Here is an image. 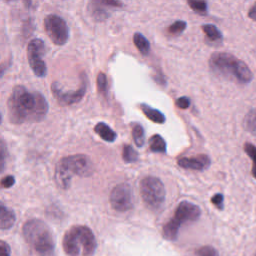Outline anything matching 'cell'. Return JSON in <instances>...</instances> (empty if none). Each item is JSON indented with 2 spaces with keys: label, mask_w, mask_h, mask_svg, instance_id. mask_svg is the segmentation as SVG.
<instances>
[{
  "label": "cell",
  "mask_w": 256,
  "mask_h": 256,
  "mask_svg": "<svg viewBox=\"0 0 256 256\" xmlns=\"http://www.w3.org/2000/svg\"><path fill=\"white\" fill-rule=\"evenodd\" d=\"M7 108L9 119L14 124L39 122L48 112V102L40 92H31L26 87L17 85L7 101Z\"/></svg>",
  "instance_id": "cell-1"
},
{
  "label": "cell",
  "mask_w": 256,
  "mask_h": 256,
  "mask_svg": "<svg viewBox=\"0 0 256 256\" xmlns=\"http://www.w3.org/2000/svg\"><path fill=\"white\" fill-rule=\"evenodd\" d=\"M210 69L223 77L247 84L252 80V72L245 62L226 52H215L209 59Z\"/></svg>",
  "instance_id": "cell-2"
},
{
  "label": "cell",
  "mask_w": 256,
  "mask_h": 256,
  "mask_svg": "<svg viewBox=\"0 0 256 256\" xmlns=\"http://www.w3.org/2000/svg\"><path fill=\"white\" fill-rule=\"evenodd\" d=\"M93 171L94 166L88 156L84 154H75L63 157L57 162L54 178L58 187L66 190L70 187L73 175L88 177Z\"/></svg>",
  "instance_id": "cell-3"
},
{
  "label": "cell",
  "mask_w": 256,
  "mask_h": 256,
  "mask_svg": "<svg viewBox=\"0 0 256 256\" xmlns=\"http://www.w3.org/2000/svg\"><path fill=\"white\" fill-rule=\"evenodd\" d=\"M62 246L68 256H93L97 242L92 230L84 225L70 227L63 236Z\"/></svg>",
  "instance_id": "cell-4"
},
{
  "label": "cell",
  "mask_w": 256,
  "mask_h": 256,
  "mask_svg": "<svg viewBox=\"0 0 256 256\" xmlns=\"http://www.w3.org/2000/svg\"><path fill=\"white\" fill-rule=\"evenodd\" d=\"M23 236L29 246L38 254L48 256L55 248V241L50 227L40 219H30L24 223Z\"/></svg>",
  "instance_id": "cell-5"
},
{
  "label": "cell",
  "mask_w": 256,
  "mask_h": 256,
  "mask_svg": "<svg viewBox=\"0 0 256 256\" xmlns=\"http://www.w3.org/2000/svg\"><path fill=\"white\" fill-rule=\"evenodd\" d=\"M200 215L201 210L196 204L186 200L180 202L175 209L174 215L163 226V237L170 241L176 240L181 225L197 221Z\"/></svg>",
  "instance_id": "cell-6"
},
{
  "label": "cell",
  "mask_w": 256,
  "mask_h": 256,
  "mask_svg": "<svg viewBox=\"0 0 256 256\" xmlns=\"http://www.w3.org/2000/svg\"><path fill=\"white\" fill-rule=\"evenodd\" d=\"M140 195L146 206L158 210L165 201L166 190L163 182L154 176H146L140 182Z\"/></svg>",
  "instance_id": "cell-7"
},
{
  "label": "cell",
  "mask_w": 256,
  "mask_h": 256,
  "mask_svg": "<svg viewBox=\"0 0 256 256\" xmlns=\"http://www.w3.org/2000/svg\"><path fill=\"white\" fill-rule=\"evenodd\" d=\"M87 90V76L84 72L80 74V86L73 91H65L58 82L51 84V91L54 98L61 106H69L82 100Z\"/></svg>",
  "instance_id": "cell-8"
},
{
  "label": "cell",
  "mask_w": 256,
  "mask_h": 256,
  "mask_svg": "<svg viewBox=\"0 0 256 256\" xmlns=\"http://www.w3.org/2000/svg\"><path fill=\"white\" fill-rule=\"evenodd\" d=\"M44 28L50 40L58 46L64 45L69 39V28L63 18L49 14L44 18Z\"/></svg>",
  "instance_id": "cell-9"
},
{
  "label": "cell",
  "mask_w": 256,
  "mask_h": 256,
  "mask_svg": "<svg viewBox=\"0 0 256 256\" xmlns=\"http://www.w3.org/2000/svg\"><path fill=\"white\" fill-rule=\"evenodd\" d=\"M46 52V46L43 40L39 38L32 39L27 46V58L30 68L34 74L38 77H45L47 73V67L43 60V56Z\"/></svg>",
  "instance_id": "cell-10"
},
{
  "label": "cell",
  "mask_w": 256,
  "mask_h": 256,
  "mask_svg": "<svg viewBox=\"0 0 256 256\" xmlns=\"http://www.w3.org/2000/svg\"><path fill=\"white\" fill-rule=\"evenodd\" d=\"M111 207L119 212H126L133 207V192L130 185L120 183L116 185L109 196Z\"/></svg>",
  "instance_id": "cell-11"
},
{
  "label": "cell",
  "mask_w": 256,
  "mask_h": 256,
  "mask_svg": "<svg viewBox=\"0 0 256 256\" xmlns=\"http://www.w3.org/2000/svg\"><path fill=\"white\" fill-rule=\"evenodd\" d=\"M178 165L184 169H191V170H197L202 171L207 169L210 164L211 160L209 156L205 154H200L194 157H182L179 158L177 161Z\"/></svg>",
  "instance_id": "cell-12"
},
{
  "label": "cell",
  "mask_w": 256,
  "mask_h": 256,
  "mask_svg": "<svg viewBox=\"0 0 256 256\" xmlns=\"http://www.w3.org/2000/svg\"><path fill=\"white\" fill-rule=\"evenodd\" d=\"M16 217L14 212L1 203L0 206V227L2 230L10 229L15 223Z\"/></svg>",
  "instance_id": "cell-13"
},
{
  "label": "cell",
  "mask_w": 256,
  "mask_h": 256,
  "mask_svg": "<svg viewBox=\"0 0 256 256\" xmlns=\"http://www.w3.org/2000/svg\"><path fill=\"white\" fill-rule=\"evenodd\" d=\"M140 109L144 113V115L154 123L162 124L166 120L165 115L161 111H159V110H157V109H155V108H153V107H151V106H149L145 103L140 104Z\"/></svg>",
  "instance_id": "cell-14"
},
{
  "label": "cell",
  "mask_w": 256,
  "mask_h": 256,
  "mask_svg": "<svg viewBox=\"0 0 256 256\" xmlns=\"http://www.w3.org/2000/svg\"><path fill=\"white\" fill-rule=\"evenodd\" d=\"M94 131L96 132V134L103 139L104 141L107 142H114L117 138V134L114 130H112L106 123L104 122H99L95 125L94 127Z\"/></svg>",
  "instance_id": "cell-15"
},
{
  "label": "cell",
  "mask_w": 256,
  "mask_h": 256,
  "mask_svg": "<svg viewBox=\"0 0 256 256\" xmlns=\"http://www.w3.org/2000/svg\"><path fill=\"white\" fill-rule=\"evenodd\" d=\"M133 42L139 52L142 55H148L150 52V43L147 38L140 32H136L133 35Z\"/></svg>",
  "instance_id": "cell-16"
},
{
  "label": "cell",
  "mask_w": 256,
  "mask_h": 256,
  "mask_svg": "<svg viewBox=\"0 0 256 256\" xmlns=\"http://www.w3.org/2000/svg\"><path fill=\"white\" fill-rule=\"evenodd\" d=\"M149 148L155 153H165L166 152V142L162 136L154 134L149 140Z\"/></svg>",
  "instance_id": "cell-17"
},
{
  "label": "cell",
  "mask_w": 256,
  "mask_h": 256,
  "mask_svg": "<svg viewBox=\"0 0 256 256\" xmlns=\"http://www.w3.org/2000/svg\"><path fill=\"white\" fill-rule=\"evenodd\" d=\"M243 127L249 133L256 135V108L251 109L245 116Z\"/></svg>",
  "instance_id": "cell-18"
},
{
  "label": "cell",
  "mask_w": 256,
  "mask_h": 256,
  "mask_svg": "<svg viewBox=\"0 0 256 256\" xmlns=\"http://www.w3.org/2000/svg\"><path fill=\"white\" fill-rule=\"evenodd\" d=\"M204 34L208 39L211 41H221L223 38V35L221 31L213 24H204L201 26Z\"/></svg>",
  "instance_id": "cell-19"
},
{
  "label": "cell",
  "mask_w": 256,
  "mask_h": 256,
  "mask_svg": "<svg viewBox=\"0 0 256 256\" xmlns=\"http://www.w3.org/2000/svg\"><path fill=\"white\" fill-rule=\"evenodd\" d=\"M132 137H133V140H134V142H135L137 147L141 148L144 145L145 134H144V129H143V127L140 124L136 123V124L133 125Z\"/></svg>",
  "instance_id": "cell-20"
},
{
  "label": "cell",
  "mask_w": 256,
  "mask_h": 256,
  "mask_svg": "<svg viewBox=\"0 0 256 256\" xmlns=\"http://www.w3.org/2000/svg\"><path fill=\"white\" fill-rule=\"evenodd\" d=\"M122 158L126 163H134L138 160V153L131 145H124L122 150Z\"/></svg>",
  "instance_id": "cell-21"
},
{
  "label": "cell",
  "mask_w": 256,
  "mask_h": 256,
  "mask_svg": "<svg viewBox=\"0 0 256 256\" xmlns=\"http://www.w3.org/2000/svg\"><path fill=\"white\" fill-rule=\"evenodd\" d=\"M244 151L252 160L253 166L251 169V173H252V176L256 179V146L252 143L247 142L244 144Z\"/></svg>",
  "instance_id": "cell-22"
},
{
  "label": "cell",
  "mask_w": 256,
  "mask_h": 256,
  "mask_svg": "<svg viewBox=\"0 0 256 256\" xmlns=\"http://www.w3.org/2000/svg\"><path fill=\"white\" fill-rule=\"evenodd\" d=\"M189 7L198 14H206L208 5L205 0H187Z\"/></svg>",
  "instance_id": "cell-23"
},
{
  "label": "cell",
  "mask_w": 256,
  "mask_h": 256,
  "mask_svg": "<svg viewBox=\"0 0 256 256\" xmlns=\"http://www.w3.org/2000/svg\"><path fill=\"white\" fill-rule=\"evenodd\" d=\"M193 256H219V253L213 246L204 245L195 249Z\"/></svg>",
  "instance_id": "cell-24"
},
{
  "label": "cell",
  "mask_w": 256,
  "mask_h": 256,
  "mask_svg": "<svg viewBox=\"0 0 256 256\" xmlns=\"http://www.w3.org/2000/svg\"><path fill=\"white\" fill-rule=\"evenodd\" d=\"M97 88L100 94L103 96H107L108 92V81H107V76L103 72H99L97 75Z\"/></svg>",
  "instance_id": "cell-25"
},
{
  "label": "cell",
  "mask_w": 256,
  "mask_h": 256,
  "mask_svg": "<svg viewBox=\"0 0 256 256\" xmlns=\"http://www.w3.org/2000/svg\"><path fill=\"white\" fill-rule=\"evenodd\" d=\"M187 23L183 20H177L168 27V33L171 35H179L186 29Z\"/></svg>",
  "instance_id": "cell-26"
},
{
  "label": "cell",
  "mask_w": 256,
  "mask_h": 256,
  "mask_svg": "<svg viewBox=\"0 0 256 256\" xmlns=\"http://www.w3.org/2000/svg\"><path fill=\"white\" fill-rule=\"evenodd\" d=\"M92 8H100L99 6H109V7H122L123 4L120 0H92ZM102 9V8H101Z\"/></svg>",
  "instance_id": "cell-27"
},
{
  "label": "cell",
  "mask_w": 256,
  "mask_h": 256,
  "mask_svg": "<svg viewBox=\"0 0 256 256\" xmlns=\"http://www.w3.org/2000/svg\"><path fill=\"white\" fill-rule=\"evenodd\" d=\"M212 204L219 210H222L224 208V197L221 193H216L211 198Z\"/></svg>",
  "instance_id": "cell-28"
},
{
  "label": "cell",
  "mask_w": 256,
  "mask_h": 256,
  "mask_svg": "<svg viewBox=\"0 0 256 256\" xmlns=\"http://www.w3.org/2000/svg\"><path fill=\"white\" fill-rule=\"evenodd\" d=\"M175 104H176V106H177L178 108H180V109H187V108L190 106L191 101H190V99H189L188 97L182 96V97H179V98L176 100Z\"/></svg>",
  "instance_id": "cell-29"
},
{
  "label": "cell",
  "mask_w": 256,
  "mask_h": 256,
  "mask_svg": "<svg viewBox=\"0 0 256 256\" xmlns=\"http://www.w3.org/2000/svg\"><path fill=\"white\" fill-rule=\"evenodd\" d=\"M14 184H15V178L12 175H7V176L3 177L1 180V185L4 188H10Z\"/></svg>",
  "instance_id": "cell-30"
},
{
  "label": "cell",
  "mask_w": 256,
  "mask_h": 256,
  "mask_svg": "<svg viewBox=\"0 0 256 256\" xmlns=\"http://www.w3.org/2000/svg\"><path fill=\"white\" fill-rule=\"evenodd\" d=\"M248 17L254 21H256V2L251 6L250 10L248 11Z\"/></svg>",
  "instance_id": "cell-31"
},
{
  "label": "cell",
  "mask_w": 256,
  "mask_h": 256,
  "mask_svg": "<svg viewBox=\"0 0 256 256\" xmlns=\"http://www.w3.org/2000/svg\"><path fill=\"white\" fill-rule=\"evenodd\" d=\"M25 2H26V4H27V6H30V4H31V0H25Z\"/></svg>",
  "instance_id": "cell-32"
},
{
  "label": "cell",
  "mask_w": 256,
  "mask_h": 256,
  "mask_svg": "<svg viewBox=\"0 0 256 256\" xmlns=\"http://www.w3.org/2000/svg\"><path fill=\"white\" fill-rule=\"evenodd\" d=\"M6 1H12V0H6Z\"/></svg>",
  "instance_id": "cell-33"
},
{
  "label": "cell",
  "mask_w": 256,
  "mask_h": 256,
  "mask_svg": "<svg viewBox=\"0 0 256 256\" xmlns=\"http://www.w3.org/2000/svg\"><path fill=\"white\" fill-rule=\"evenodd\" d=\"M255 256H256V254H255Z\"/></svg>",
  "instance_id": "cell-34"
}]
</instances>
